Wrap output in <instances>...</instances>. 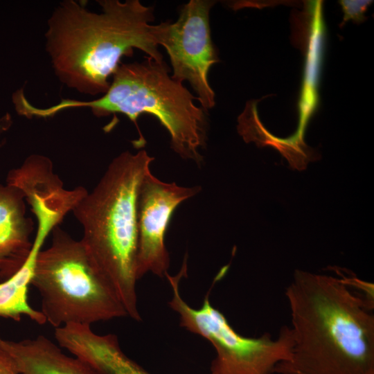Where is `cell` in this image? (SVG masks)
Masks as SVG:
<instances>
[{
  "label": "cell",
  "instance_id": "6da1fadb",
  "mask_svg": "<svg viewBox=\"0 0 374 374\" xmlns=\"http://www.w3.org/2000/svg\"><path fill=\"white\" fill-rule=\"evenodd\" d=\"M285 296L294 346L275 374H374L373 304L341 278L301 270Z\"/></svg>",
  "mask_w": 374,
  "mask_h": 374
},
{
  "label": "cell",
  "instance_id": "7a4b0ae2",
  "mask_svg": "<svg viewBox=\"0 0 374 374\" xmlns=\"http://www.w3.org/2000/svg\"><path fill=\"white\" fill-rule=\"evenodd\" d=\"M102 12L89 11L85 3L66 0L48 21L46 48L55 73L67 87L96 96L108 90L123 55L138 48L157 62L158 49L154 8L139 0L98 1Z\"/></svg>",
  "mask_w": 374,
  "mask_h": 374
},
{
  "label": "cell",
  "instance_id": "3957f363",
  "mask_svg": "<svg viewBox=\"0 0 374 374\" xmlns=\"http://www.w3.org/2000/svg\"><path fill=\"white\" fill-rule=\"evenodd\" d=\"M154 159L144 150L121 153L71 211L82 226L80 241L93 265L137 321V198Z\"/></svg>",
  "mask_w": 374,
  "mask_h": 374
},
{
  "label": "cell",
  "instance_id": "277c9868",
  "mask_svg": "<svg viewBox=\"0 0 374 374\" xmlns=\"http://www.w3.org/2000/svg\"><path fill=\"white\" fill-rule=\"evenodd\" d=\"M166 62L150 57L141 62L120 64L112 75L106 93L89 101L62 99L51 107L42 108L44 118L63 110L89 107L98 116L122 114L136 126L139 139L136 146L142 147L145 140L137 124L141 114L154 116L170 136V145L181 158L200 164L201 150L206 141L207 121L205 110L197 107V99L182 84L168 75Z\"/></svg>",
  "mask_w": 374,
  "mask_h": 374
},
{
  "label": "cell",
  "instance_id": "5b68a950",
  "mask_svg": "<svg viewBox=\"0 0 374 374\" xmlns=\"http://www.w3.org/2000/svg\"><path fill=\"white\" fill-rule=\"evenodd\" d=\"M51 233L50 246L37 255L30 282L40 296V312L46 321L57 328L128 317L80 240L58 225Z\"/></svg>",
  "mask_w": 374,
  "mask_h": 374
},
{
  "label": "cell",
  "instance_id": "8992f818",
  "mask_svg": "<svg viewBox=\"0 0 374 374\" xmlns=\"http://www.w3.org/2000/svg\"><path fill=\"white\" fill-rule=\"evenodd\" d=\"M186 261L184 259L177 275L166 274L172 293L168 304L178 314L182 328L206 339L215 348L216 356L210 374H275L276 366L291 357L294 346L291 328L282 326L276 339L268 333L257 338L245 337L212 306L208 296L200 308L190 307L179 290L181 280L187 275Z\"/></svg>",
  "mask_w": 374,
  "mask_h": 374
},
{
  "label": "cell",
  "instance_id": "52a82bcc",
  "mask_svg": "<svg viewBox=\"0 0 374 374\" xmlns=\"http://www.w3.org/2000/svg\"><path fill=\"white\" fill-rule=\"evenodd\" d=\"M214 1L191 0L181 10L174 22L158 25V44L169 55L175 80L188 81L196 92L205 111L215 105V93L208 75L211 67L218 62L212 42L209 12Z\"/></svg>",
  "mask_w": 374,
  "mask_h": 374
},
{
  "label": "cell",
  "instance_id": "ba28073f",
  "mask_svg": "<svg viewBox=\"0 0 374 374\" xmlns=\"http://www.w3.org/2000/svg\"><path fill=\"white\" fill-rule=\"evenodd\" d=\"M200 190L199 186H181L164 182L151 171L143 178L137 198L138 279L148 272L166 276L170 265L165 238L168 226L176 208Z\"/></svg>",
  "mask_w": 374,
  "mask_h": 374
},
{
  "label": "cell",
  "instance_id": "9c48e42d",
  "mask_svg": "<svg viewBox=\"0 0 374 374\" xmlns=\"http://www.w3.org/2000/svg\"><path fill=\"white\" fill-rule=\"evenodd\" d=\"M25 197L17 187L0 184V280L13 276L33 247V222L26 215Z\"/></svg>",
  "mask_w": 374,
  "mask_h": 374
},
{
  "label": "cell",
  "instance_id": "30bf717a",
  "mask_svg": "<svg viewBox=\"0 0 374 374\" xmlns=\"http://www.w3.org/2000/svg\"><path fill=\"white\" fill-rule=\"evenodd\" d=\"M0 350L19 374H97L85 362L66 355L42 335L20 341L0 336Z\"/></svg>",
  "mask_w": 374,
  "mask_h": 374
},
{
  "label": "cell",
  "instance_id": "8fae6325",
  "mask_svg": "<svg viewBox=\"0 0 374 374\" xmlns=\"http://www.w3.org/2000/svg\"><path fill=\"white\" fill-rule=\"evenodd\" d=\"M67 349L97 374H150L123 351L115 335H99L89 326L73 333Z\"/></svg>",
  "mask_w": 374,
  "mask_h": 374
},
{
  "label": "cell",
  "instance_id": "7c38bea8",
  "mask_svg": "<svg viewBox=\"0 0 374 374\" xmlns=\"http://www.w3.org/2000/svg\"><path fill=\"white\" fill-rule=\"evenodd\" d=\"M44 241L43 238L35 236L31 251L23 266L13 276L0 282V317L19 321L22 316H26L37 324L46 323L40 310L33 308L28 300L37 257Z\"/></svg>",
  "mask_w": 374,
  "mask_h": 374
},
{
  "label": "cell",
  "instance_id": "4fadbf2b",
  "mask_svg": "<svg viewBox=\"0 0 374 374\" xmlns=\"http://www.w3.org/2000/svg\"><path fill=\"white\" fill-rule=\"evenodd\" d=\"M321 3L317 1L310 10L308 21V37L307 58L304 81L301 92L300 111V130L299 134L303 136L306 123L317 108L318 103L317 86L322 60V50L324 37V24L322 19Z\"/></svg>",
  "mask_w": 374,
  "mask_h": 374
},
{
  "label": "cell",
  "instance_id": "5bb4252c",
  "mask_svg": "<svg viewBox=\"0 0 374 374\" xmlns=\"http://www.w3.org/2000/svg\"><path fill=\"white\" fill-rule=\"evenodd\" d=\"M371 1H341L344 11L343 24L348 20L359 23L366 19L364 13Z\"/></svg>",
  "mask_w": 374,
  "mask_h": 374
},
{
  "label": "cell",
  "instance_id": "9a60e30c",
  "mask_svg": "<svg viewBox=\"0 0 374 374\" xmlns=\"http://www.w3.org/2000/svg\"><path fill=\"white\" fill-rule=\"evenodd\" d=\"M0 374H19L6 355L0 350Z\"/></svg>",
  "mask_w": 374,
  "mask_h": 374
}]
</instances>
